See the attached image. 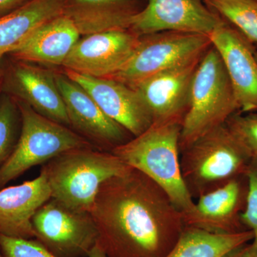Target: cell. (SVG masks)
Returning a JSON list of instances; mask_svg holds the SVG:
<instances>
[{
    "label": "cell",
    "mask_w": 257,
    "mask_h": 257,
    "mask_svg": "<svg viewBox=\"0 0 257 257\" xmlns=\"http://www.w3.org/2000/svg\"><path fill=\"white\" fill-rule=\"evenodd\" d=\"M90 214L108 257H165L185 226L167 193L132 167L101 186Z\"/></svg>",
    "instance_id": "obj_1"
},
{
    "label": "cell",
    "mask_w": 257,
    "mask_h": 257,
    "mask_svg": "<svg viewBox=\"0 0 257 257\" xmlns=\"http://www.w3.org/2000/svg\"><path fill=\"white\" fill-rule=\"evenodd\" d=\"M182 121L152 123L144 133L111 152L128 167L146 175L170 197L182 214L190 212L194 200L186 187L180 165Z\"/></svg>",
    "instance_id": "obj_2"
},
{
    "label": "cell",
    "mask_w": 257,
    "mask_h": 257,
    "mask_svg": "<svg viewBox=\"0 0 257 257\" xmlns=\"http://www.w3.org/2000/svg\"><path fill=\"white\" fill-rule=\"evenodd\" d=\"M130 168L112 152L88 147L64 152L44 164L41 170L46 175L51 198L90 213L101 186Z\"/></svg>",
    "instance_id": "obj_3"
},
{
    "label": "cell",
    "mask_w": 257,
    "mask_h": 257,
    "mask_svg": "<svg viewBox=\"0 0 257 257\" xmlns=\"http://www.w3.org/2000/svg\"><path fill=\"white\" fill-rule=\"evenodd\" d=\"M239 110L224 64L211 45L193 76L188 107L182 120L180 152L211 130L225 124Z\"/></svg>",
    "instance_id": "obj_4"
},
{
    "label": "cell",
    "mask_w": 257,
    "mask_h": 257,
    "mask_svg": "<svg viewBox=\"0 0 257 257\" xmlns=\"http://www.w3.org/2000/svg\"><path fill=\"white\" fill-rule=\"evenodd\" d=\"M251 160L225 124L180 152L182 177L193 199L246 175Z\"/></svg>",
    "instance_id": "obj_5"
},
{
    "label": "cell",
    "mask_w": 257,
    "mask_h": 257,
    "mask_svg": "<svg viewBox=\"0 0 257 257\" xmlns=\"http://www.w3.org/2000/svg\"><path fill=\"white\" fill-rule=\"evenodd\" d=\"M15 100L21 127L13 153L0 168V189L32 167L44 165L64 152L94 147L69 126L47 119L26 103Z\"/></svg>",
    "instance_id": "obj_6"
},
{
    "label": "cell",
    "mask_w": 257,
    "mask_h": 257,
    "mask_svg": "<svg viewBox=\"0 0 257 257\" xmlns=\"http://www.w3.org/2000/svg\"><path fill=\"white\" fill-rule=\"evenodd\" d=\"M211 46L208 35L164 32L140 37L124 65L108 78L133 88L145 79L202 56Z\"/></svg>",
    "instance_id": "obj_7"
},
{
    "label": "cell",
    "mask_w": 257,
    "mask_h": 257,
    "mask_svg": "<svg viewBox=\"0 0 257 257\" xmlns=\"http://www.w3.org/2000/svg\"><path fill=\"white\" fill-rule=\"evenodd\" d=\"M32 223L35 239L60 257H88L97 243V229L90 213L52 198L37 211Z\"/></svg>",
    "instance_id": "obj_8"
},
{
    "label": "cell",
    "mask_w": 257,
    "mask_h": 257,
    "mask_svg": "<svg viewBox=\"0 0 257 257\" xmlns=\"http://www.w3.org/2000/svg\"><path fill=\"white\" fill-rule=\"evenodd\" d=\"M140 40V37L130 30L88 35L79 39L62 66L77 73L108 78L127 62Z\"/></svg>",
    "instance_id": "obj_9"
},
{
    "label": "cell",
    "mask_w": 257,
    "mask_h": 257,
    "mask_svg": "<svg viewBox=\"0 0 257 257\" xmlns=\"http://www.w3.org/2000/svg\"><path fill=\"white\" fill-rule=\"evenodd\" d=\"M209 37L224 64L240 112L257 111L256 46L224 19Z\"/></svg>",
    "instance_id": "obj_10"
},
{
    "label": "cell",
    "mask_w": 257,
    "mask_h": 257,
    "mask_svg": "<svg viewBox=\"0 0 257 257\" xmlns=\"http://www.w3.org/2000/svg\"><path fill=\"white\" fill-rule=\"evenodd\" d=\"M220 19L199 0H147L145 9L132 15L130 30L140 37L164 32L209 36Z\"/></svg>",
    "instance_id": "obj_11"
},
{
    "label": "cell",
    "mask_w": 257,
    "mask_h": 257,
    "mask_svg": "<svg viewBox=\"0 0 257 257\" xmlns=\"http://www.w3.org/2000/svg\"><path fill=\"white\" fill-rule=\"evenodd\" d=\"M55 75L74 132L92 145L94 143L109 152L128 141L126 135L130 133L101 110L82 86L64 73Z\"/></svg>",
    "instance_id": "obj_12"
},
{
    "label": "cell",
    "mask_w": 257,
    "mask_h": 257,
    "mask_svg": "<svg viewBox=\"0 0 257 257\" xmlns=\"http://www.w3.org/2000/svg\"><path fill=\"white\" fill-rule=\"evenodd\" d=\"M202 56L155 74L133 87L151 115L152 123L182 121L188 107L193 76Z\"/></svg>",
    "instance_id": "obj_13"
},
{
    "label": "cell",
    "mask_w": 257,
    "mask_h": 257,
    "mask_svg": "<svg viewBox=\"0 0 257 257\" xmlns=\"http://www.w3.org/2000/svg\"><path fill=\"white\" fill-rule=\"evenodd\" d=\"M247 193V178L243 175L203 194L194 202L190 212L182 214L184 226L218 234L248 230L241 219Z\"/></svg>",
    "instance_id": "obj_14"
},
{
    "label": "cell",
    "mask_w": 257,
    "mask_h": 257,
    "mask_svg": "<svg viewBox=\"0 0 257 257\" xmlns=\"http://www.w3.org/2000/svg\"><path fill=\"white\" fill-rule=\"evenodd\" d=\"M64 74L82 86L101 110L133 137L151 126V115L133 88L115 79L91 77L67 69Z\"/></svg>",
    "instance_id": "obj_15"
},
{
    "label": "cell",
    "mask_w": 257,
    "mask_h": 257,
    "mask_svg": "<svg viewBox=\"0 0 257 257\" xmlns=\"http://www.w3.org/2000/svg\"><path fill=\"white\" fill-rule=\"evenodd\" d=\"M3 82L11 96L23 101L39 114L70 127L63 98L55 75L25 62L12 64Z\"/></svg>",
    "instance_id": "obj_16"
},
{
    "label": "cell",
    "mask_w": 257,
    "mask_h": 257,
    "mask_svg": "<svg viewBox=\"0 0 257 257\" xmlns=\"http://www.w3.org/2000/svg\"><path fill=\"white\" fill-rule=\"evenodd\" d=\"M51 197L46 175L42 170L32 180L0 189V234L35 239L32 218Z\"/></svg>",
    "instance_id": "obj_17"
},
{
    "label": "cell",
    "mask_w": 257,
    "mask_h": 257,
    "mask_svg": "<svg viewBox=\"0 0 257 257\" xmlns=\"http://www.w3.org/2000/svg\"><path fill=\"white\" fill-rule=\"evenodd\" d=\"M80 35L74 20L64 13L37 27L10 55L22 62L62 65Z\"/></svg>",
    "instance_id": "obj_18"
},
{
    "label": "cell",
    "mask_w": 257,
    "mask_h": 257,
    "mask_svg": "<svg viewBox=\"0 0 257 257\" xmlns=\"http://www.w3.org/2000/svg\"><path fill=\"white\" fill-rule=\"evenodd\" d=\"M68 0H30L0 17V60L47 20L64 14Z\"/></svg>",
    "instance_id": "obj_19"
},
{
    "label": "cell",
    "mask_w": 257,
    "mask_h": 257,
    "mask_svg": "<svg viewBox=\"0 0 257 257\" xmlns=\"http://www.w3.org/2000/svg\"><path fill=\"white\" fill-rule=\"evenodd\" d=\"M253 238L250 230L218 234L185 226L175 246L165 257H225L247 244Z\"/></svg>",
    "instance_id": "obj_20"
},
{
    "label": "cell",
    "mask_w": 257,
    "mask_h": 257,
    "mask_svg": "<svg viewBox=\"0 0 257 257\" xmlns=\"http://www.w3.org/2000/svg\"><path fill=\"white\" fill-rule=\"evenodd\" d=\"M226 21L257 45L256 0H205Z\"/></svg>",
    "instance_id": "obj_21"
},
{
    "label": "cell",
    "mask_w": 257,
    "mask_h": 257,
    "mask_svg": "<svg viewBox=\"0 0 257 257\" xmlns=\"http://www.w3.org/2000/svg\"><path fill=\"white\" fill-rule=\"evenodd\" d=\"M20 123L21 117L15 98L3 96L0 99V168L16 146L20 135Z\"/></svg>",
    "instance_id": "obj_22"
},
{
    "label": "cell",
    "mask_w": 257,
    "mask_h": 257,
    "mask_svg": "<svg viewBox=\"0 0 257 257\" xmlns=\"http://www.w3.org/2000/svg\"><path fill=\"white\" fill-rule=\"evenodd\" d=\"M225 125L250 158L257 159V111H237L230 116Z\"/></svg>",
    "instance_id": "obj_23"
},
{
    "label": "cell",
    "mask_w": 257,
    "mask_h": 257,
    "mask_svg": "<svg viewBox=\"0 0 257 257\" xmlns=\"http://www.w3.org/2000/svg\"><path fill=\"white\" fill-rule=\"evenodd\" d=\"M0 248L4 257H60L49 251L36 239L0 234Z\"/></svg>",
    "instance_id": "obj_24"
},
{
    "label": "cell",
    "mask_w": 257,
    "mask_h": 257,
    "mask_svg": "<svg viewBox=\"0 0 257 257\" xmlns=\"http://www.w3.org/2000/svg\"><path fill=\"white\" fill-rule=\"evenodd\" d=\"M248 193L246 206L241 214V222L246 229L252 231L253 247L257 252V159H252L246 173Z\"/></svg>",
    "instance_id": "obj_25"
},
{
    "label": "cell",
    "mask_w": 257,
    "mask_h": 257,
    "mask_svg": "<svg viewBox=\"0 0 257 257\" xmlns=\"http://www.w3.org/2000/svg\"><path fill=\"white\" fill-rule=\"evenodd\" d=\"M79 9L95 10L115 8L126 0H73Z\"/></svg>",
    "instance_id": "obj_26"
},
{
    "label": "cell",
    "mask_w": 257,
    "mask_h": 257,
    "mask_svg": "<svg viewBox=\"0 0 257 257\" xmlns=\"http://www.w3.org/2000/svg\"><path fill=\"white\" fill-rule=\"evenodd\" d=\"M30 0H0V17L8 14Z\"/></svg>",
    "instance_id": "obj_27"
},
{
    "label": "cell",
    "mask_w": 257,
    "mask_h": 257,
    "mask_svg": "<svg viewBox=\"0 0 257 257\" xmlns=\"http://www.w3.org/2000/svg\"><path fill=\"white\" fill-rule=\"evenodd\" d=\"M225 257H257V252L251 243H247L231 251Z\"/></svg>",
    "instance_id": "obj_28"
},
{
    "label": "cell",
    "mask_w": 257,
    "mask_h": 257,
    "mask_svg": "<svg viewBox=\"0 0 257 257\" xmlns=\"http://www.w3.org/2000/svg\"><path fill=\"white\" fill-rule=\"evenodd\" d=\"M88 257H108L107 255L100 248V246L96 243L95 246L89 251Z\"/></svg>",
    "instance_id": "obj_29"
},
{
    "label": "cell",
    "mask_w": 257,
    "mask_h": 257,
    "mask_svg": "<svg viewBox=\"0 0 257 257\" xmlns=\"http://www.w3.org/2000/svg\"><path fill=\"white\" fill-rule=\"evenodd\" d=\"M3 75H4V72H3V69L0 68V85H1L2 83H3Z\"/></svg>",
    "instance_id": "obj_30"
},
{
    "label": "cell",
    "mask_w": 257,
    "mask_h": 257,
    "mask_svg": "<svg viewBox=\"0 0 257 257\" xmlns=\"http://www.w3.org/2000/svg\"><path fill=\"white\" fill-rule=\"evenodd\" d=\"M255 56H256V58L257 60V47H256V50H255Z\"/></svg>",
    "instance_id": "obj_31"
},
{
    "label": "cell",
    "mask_w": 257,
    "mask_h": 257,
    "mask_svg": "<svg viewBox=\"0 0 257 257\" xmlns=\"http://www.w3.org/2000/svg\"><path fill=\"white\" fill-rule=\"evenodd\" d=\"M0 257H4L3 256V253H2L1 248H0Z\"/></svg>",
    "instance_id": "obj_32"
},
{
    "label": "cell",
    "mask_w": 257,
    "mask_h": 257,
    "mask_svg": "<svg viewBox=\"0 0 257 257\" xmlns=\"http://www.w3.org/2000/svg\"><path fill=\"white\" fill-rule=\"evenodd\" d=\"M256 3H257V0H256Z\"/></svg>",
    "instance_id": "obj_33"
}]
</instances>
